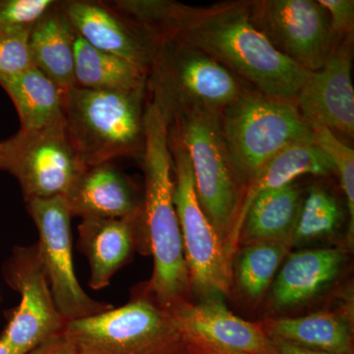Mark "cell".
<instances>
[{"label":"cell","mask_w":354,"mask_h":354,"mask_svg":"<svg viewBox=\"0 0 354 354\" xmlns=\"http://www.w3.org/2000/svg\"><path fill=\"white\" fill-rule=\"evenodd\" d=\"M186 341L246 354H279L259 323L235 316L221 300L183 301L169 310Z\"/></svg>","instance_id":"9a60e30c"},{"label":"cell","mask_w":354,"mask_h":354,"mask_svg":"<svg viewBox=\"0 0 354 354\" xmlns=\"http://www.w3.org/2000/svg\"><path fill=\"white\" fill-rule=\"evenodd\" d=\"M146 92V88L109 92L80 87L65 92V127L86 167L143 152Z\"/></svg>","instance_id":"3957f363"},{"label":"cell","mask_w":354,"mask_h":354,"mask_svg":"<svg viewBox=\"0 0 354 354\" xmlns=\"http://www.w3.org/2000/svg\"><path fill=\"white\" fill-rule=\"evenodd\" d=\"M288 253L285 242L247 244L237 255L235 276L242 292L251 300L260 299Z\"/></svg>","instance_id":"d4e9b609"},{"label":"cell","mask_w":354,"mask_h":354,"mask_svg":"<svg viewBox=\"0 0 354 354\" xmlns=\"http://www.w3.org/2000/svg\"><path fill=\"white\" fill-rule=\"evenodd\" d=\"M64 334L76 354H193L169 311L143 292L120 308L69 321Z\"/></svg>","instance_id":"52a82bcc"},{"label":"cell","mask_w":354,"mask_h":354,"mask_svg":"<svg viewBox=\"0 0 354 354\" xmlns=\"http://www.w3.org/2000/svg\"><path fill=\"white\" fill-rule=\"evenodd\" d=\"M0 354H16L12 349L9 348L8 346L0 339Z\"/></svg>","instance_id":"e575fe53"},{"label":"cell","mask_w":354,"mask_h":354,"mask_svg":"<svg viewBox=\"0 0 354 354\" xmlns=\"http://www.w3.org/2000/svg\"><path fill=\"white\" fill-rule=\"evenodd\" d=\"M272 342L279 354H332L300 348V346H293V344L285 342L274 341V339H272Z\"/></svg>","instance_id":"d6a6232c"},{"label":"cell","mask_w":354,"mask_h":354,"mask_svg":"<svg viewBox=\"0 0 354 354\" xmlns=\"http://www.w3.org/2000/svg\"><path fill=\"white\" fill-rule=\"evenodd\" d=\"M143 169L145 199L143 218L153 258L152 278L142 292L167 311L187 301L189 272L174 204V178L169 148V122L153 102L144 116Z\"/></svg>","instance_id":"7a4b0ae2"},{"label":"cell","mask_w":354,"mask_h":354,"mask_svg":"<svg viewBox=\"0 0 354 354\" xmlns=\"http://www.w3.org/2000/svg\"><path fill=\"white\" fill-rule=\"evenodd\" d=\"M32 29L0 26V81L34 67L30 50Z\"/></svg>","instance_id":"83f0119b"},{"label":"cell","mask_w":354,"mask_h":354,"mask_svg":"<svg viewBox=\"0 0 354 354\" xmlns=\"http://www.w3.org/2000/svg\"><path fill=\"white\" fill-rule=\"evenodd\" d=\"M325 9L332 26L333 31L339 39L353 37V0H317Z\"/></svg>","instance_id":"f546056e"},{"label":"cell","mask_w":354,"mask_h":354,"mask_svg":"<svg viewBox=\"0 0 354 354\" xmlns=\"http://www.w3.org/2000/svg\"><path fill=\"white\" fill-rule=\"evenodd\" d=\"M78 232V249L90 265L88 286L93 290L106 288L131 257L139 234L147 236L143 211L128 218H82Z\"/></svg>","instance_id":"2e32d148"},{"label":"cell","mask_w":354,"mask_h":354,"mask_svg":"<svg viewBox=\"0 0 354 354\" xmlns=\"http://www.w3.org/2000/svg\"><path fill=\"white\" fill-rule=\"evenodd\" d=\"M26 354H76V351L64 330L41 342Z\"/></svg>","instance_id":"4dcf8cb0"},{"label":"cell","mask_w":354,"mask_h":354,"mask_svg":"<svg viewBox=\"0 0 354 354\" xmlns=\"http://www.w3.org/2000/svg\"><path fill=\"white\" fill-rule=\"evenodd\" d=\"M7 285L20 295L0 339L16 354H26L41 342L64 332L67 321L58 311L37 243L17 246L2 265Z\"/></svg>","instance_id":"7c38bea8"},{"label":"cell","mask_w":354,"mask_h":354,"mask_svg":"<svg viewBox=\"0 0 354 354\" xmlns=\"http://www.w3.org/2000/svg\"><path fill=\"white\" fill-rule=\"evenodd\" d=\"M245 88L232 72L202 51L176 39H158L146 90L169 124L193 109L221 111Z\"/></svg>","instance_id":"5b68a950"},{"label":"cell","mask_w":354,"mask_h":354,"mask_svg":"<svg viewBox=\"0 0 354 354\" xmlns=\"http://www.w3.org/2000/svg\"><path fill=\"white\" fill-rule=\"evenodd\" d=\"M55 3L53 0H0V26L32 28Z\"/></svg>","instance_id":"f1b7e54d"},{"label":"cell","mask_w":354,"mask_h":354,"mask_svg":"<svg viewBox=\"0 0 354 354\" xmlns=\"http://www.w3.org/2000/svg\"><path fill=\"white\" fill-rule=\"evenodd\" d=\"M75 39L76 32L62 1H55L34 25L30 35L34 66L65 92L76 87Z\"/></svg>","instance_id":"ffe728a7"},{"label":"cell","mask_w":354,"mask_h":354,"mask_svg":"<svg viewBox=\"0 0 354 354\" xmlns=\"http://www.w3.org/2000/svg\"><path fill=\"white\" fill-rule=\"evenodd\" d=\"M315 143L332 162L339 174L349 214L348 241L353 243L354 232V151L325 127L314 128Z\"/></svg>","instance_id":"4316f807"},{"label":"cell","mask_w":354,"mask_h":354,"mask_svg":"<svg viewBox=\"0 0 354 354\" xmlns=\"http://www.w3.org/2000/svg\"><path fill=\"white\" fill-rule=\"evenodd\" d=\"M6 164H7V158H6V143L3 142H0V169L2 171H6Z\"/></svg>","instance_id":"836d02e7"},{"label":"cell","mask_w":354,"mask_h":354,"mask_svg":"<svg viewBox=\"0 0 354 354\" xmlns=\"http://www.w3.org/2000/svg\"><path fill=\"white\" fill-rule=\"evenodd\" d=\"M251 21L281 55L307 72L322 68L335 46L325 9L314 0L248 1Z\"/></svg>","instance_id":"30bf717a"},{"label":"cell","mask_w":354,"mask_h":354,"mask_svg":"<svg viewBox=\"0 0 354 354\" xmlns=\"http://www.w3.org/2000/svg\"><path fill=\"white\" fill-rule=\"evenodd\" d=\"M353 37L342 39L325 65L309 72L295 102L312 129L354 135V90L351 80Z\"/></svg>","instance_id":"4fadbf2b"},{"label":"cell","mask_w":354,"mask_h":354,"mask_svg":"<svg viewBox=\"0 0 354 354\" xmlns=\"http://www.w3.org/2000/svg\"><path fill=\"white\" fill-rule=\"evenodd\" d=\"M147 27L158 39H176L202 51L269 97L295 101L309 73L279 53L256 28L248 1L193 7L155 0Z\"/></svg>","instance_id":"6da1fadb"},{"label":"cell","mask_w":354,"mask_h":354,"mask_svg":"<svg viewBox=\"0 0 354 354\" xmlns=\"http://www.w3.org/2000/svg\"><path fill=\"white\" fill-rule=\"evenodd\" d=\"M62 9L74 32L97 50L148 71L158 39L109 6L108 1L67 0Z\"/></svg>","instance_id":"5bb4252c"},{"label":"cell","mask_w":354,"mask_h":354,"mask_svg":"<svg viewBox=\"0 0 354 354\" xmlns=\"http://www.w3.org/2000/svg\"><path fill=\"white\" fill-rule=\"evenodd\" d=\"M221 124L228 153L245 185L288 147L315 143V132L295 101L253 88H246L221 111Z\"/></svg>","instance_id":"277c9868"},{"label":"cell","mask_w":354,"mask_h":354,"mask_svg":"<svg viewBox=\"0 0 354 354\" xmlns=\"http://www.w3.org/2000/svg\"><path fill=\"white\" fill-rule=\"evenodd\" d=\"M38 228L39 259L59 313L67 322L97 315L113 305L88 297L77 279L72 249L71 213L64 197L26 202Z\"/></svg>","instance_id":"9c48e42d"},{"label":"cell","mask_w":354,"mask_h":354,"mask_svg":"<svg viewBox=\"0 0 354 354\" xmlns=\"http://www.w3.org/2000/svg\"><path fill=\"white\" fill-rule=\"evenodd\" d=\"M169 148L174 178L172 197L189 272L190 290L196 292L202 301H223L232 285V263L198 201L187 150L169 125Z\"/></svg>","instance_id":"ba28073f"},{"label":"cell","mask_w":354,"mask_h":354,"mask_svg":"<svg viewBox=\"0 0 354 354\" xmlns=\"http://www.w3.org/2000/svg\"><path fill=\"white\" fill-rule=\"evenodd\" d=\"M148 71L115 55L93 48L76 34V87L109 92L146 88Z\"/></svg>","instance_id":"cb8c5ba5"},{"label":"cell","mask_w":354,"mask_h":354,"mask_svg":"<svg viewBox=\"0 0 354 354\" xmlns=\"http://www.w3.org/2000/svg\"><path fill=\"white\" fill-rule=\"evenodd\" d=\"M259 324L274 341L323 353L353 354V329L339 314L322 312L295 318L267 319Z\"/></svg>","instance_id":"44dd1931"},{"label":"cell","mask_w":354,"mask_h":354,"mask_svg":"<svg viewBox=\"0 0 354 354\" xmlns=\"http://www.w3.org/2000/svg\"><path fill=\"white\" fill-rule=\"evenodd\" d=\"M189 346L193 354H246L218 348L202 342H190Z\"/></svg>","instance_id":"1f68e13d"},{"label":"cell","mask_w":354,"mask_h":354,"mask_svg":"<svg viewBox=\"0 0 354 354\" xmlns=\"http://www.w3.org/2000/svg\"><path fill=\"white\" fill-rule=\"evenodd\" d=\"M304 196L299 187L290 183L263 193L249 207L239 234L241 243H290Z\"/></svg>","instance_id":"7402d4cb"},{"label":"cell","mask_w":354,"mask_h":354,"mask_svg":"<svg viewBox=\"0 0 354 354\" xmlns=\"http://www.w3.org/2000/svg\"><path fill=\"white\" fill-rule=\"evenodd\" d=\"M4 143L6 171L19 181L26 202L64 197L87 167L70 141L64 118L37 131L20 129Z\"/></svg>","instance_id":"8fae6325"},{"label":"cell","mask_w":354,"mask_h":354,"mask_svg":"<svg viewBox=\"0 0 354 354\" xmlns=\"http://www.w3.org/2000/svg\"><path fill=\"white\" fill-rule=\"evenodd\" d=\"M64 198L72 218H122L143 211L131 180L111 162L86 167Z\"/></svg>","instance_id":"e0dca14e"},{"label":"cell","mask_w":354,"mask_h":354,"mask_svg":"<svg viewBox=\"0 0 354 354\" xmlns=\"http://www.w3.org/2000/svg\"><path fill=\"white\" fill-rule=\"evenodd\" d=\"M19 115L21 128L37 131L64 120L65 91L37 67L0 81Z\"/></svg>","instance_id":"603a6c76"},{"label":"cell","mask_w":354,"mask_h":354,"mask_svg":"<svg viewBox=\"0 0 354 354\" xmlns=\"http://www.w3.org/2000/svg\"><path fill=\"white\" fill-rule=\"evenodd\" d=\"M339 203L327 190L314 187L304 198L290 242H304L327 236L341 220Z\"/></svg>","instance_id":"484cf974"},{"label":"cell","mask_w":354,"mask_h":354,"mask_svg":"<svg viewBox=\"0 0 354 354\" xmlns=\"http://www.w3.org/2000/svg\"><path fill=\"white\" fill-rule=\"evenodd\" d=\"M334 171L330 158L316 143L295 144L274 156L247 183L234 227L225 246L228 260L232 263L234 254L237 252L242 223L256 198L268 191L292 183L298 176L304 174L326 176Z\"/></svg>","instance_id":"ac0fdd59"},{"label":"cell","mask_w":354,"mask_h":354,"mask_svg":"<svg viewBox=\"0 0 354 354\" xmlns=\"http://www.w3.org/2000/svg\"><path fill=\"white\" fill-rule=\"evenodd\" d=\"M344 251L311 249L288 256L274 279L272 301L278 308H291L309 301L339 276Z\"/></svg>","instance_id":"d6986e66"},{"label":"cell","mask_w":354,"mask_h":354,"mask_svg":"<svg viewBox=\"0 0 354 354\" xmlns=\"http://www.w3.org/2000/svg\"><path fill=\"white\" fill-rule=\"evenodd\" d=\"M169 125L187 150L198 201L225 247L246 185L225 145L221 111L193 109Z\"/></svg>","instance_id":"8992f818"}]
</instances>
